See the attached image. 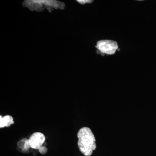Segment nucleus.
<instances>
[{
	"label": "nucleus",
	"instance_id": "nucleus-1",
	"mask_svg": "<svg viewBox=\"0 0 156 156\" xmlns=\"http://www.w3.org/2000/svg\"><path fill=\"white\" fill-rule=\"evenodd\" d=\"M78 146L80 151L86 156H90L96 148L95 136L88 127L81 128L77 133Z\"/></svg>",
	"mask_w": 156,
	"mask_h": 156
},
{
	"label": "nucleus",
	"instance_id": "nucleus-2",
	"mask_svg": "<svg viewBox=\"0 0 156 156\" xmlns=\"http://www.w3.org/2000/svg\"><path fill=\"white\" fill-rule=\"evenodd\" d=\"M22 5L30 11L37 12L46 9L51 12L54 9L63 10L65 8L64 3L56 0H26L22 3Z\"/></svg>",
	"mask_w": 156,
	"mask_h": 156
},
{
	"label": "nucleus",
	"instance_id": "nucleus-3",
	"mask_svg": "<svg viewBox=\"0 0 156 156\" xmlns=\"http://www.w3.org/2000/svg\"><path fill=\"white\" fill-rule=\"evenodd\" d=\"M46 137L43 133L37 132L31 135L28 139H27L24 144V147L21 150L23 153H26L30 148L39 150L45 143Z\"/></svg>",
	"mask_w": 156,
	"mask_h": 156
},
{
	"label": "nucleus",
	"instance_id": "nucleus-4",
	"mask_svg": "<svg viewBox=\"0 0 156 156\" xmlns=\"http://www.w3.org/2000/svg\"><path fill=\"white\" fill-rule=\"evenodd\" d=\"M97 48V53L101 54L102 56L105 54L113 55L118 50V45L117 43L112 40H101L97 42L95 46Z\"/></svg>",
	"mask_w": 156,
	"mask_h": 156
},
{
	"label": "nucleus",
	"instance_id": "nucleus-5",
	"mask_svg": "<svg viewBox=\"0 0 156 156\" xmlns=\"http://www.w3.org/2000/svg\"><path fill=\"white\" fill-rule=\"evenodd\" d=\"M14 123V119L11 116L7 115L3 117L0 116V128L10 127Z\"/></svg>",
	"mask_w": 156,
	"mask_h": 156
},
{
	"label": "nucleus",
	"instance_id": "nucleus-6",
	"mask_svg": "<svg viewBox=\"0 0 156 156\" xmlns=\"http://www.w3.org/2000/svg\"><path fill=\"white\" fill-rule=\"evenodd\" d=\"M26 140V138H24L21 140L20 141H18L17 143V145L18 147L21 149V150H22L23 149V147H24V144H25V142Z\"/></svg>",
	"mask_w": 156,
	"mask_h": 156
},
{
	"label": "nucleus",
	"instance_id": "nucleus-7",
	"mask_svg": "<svg viewBox=\"0 0 156 156\" xmlns=\"http://www.w3.org/2000/svg\"><path fill=\"white\" fill-rule=\"evenodd\" d=\"M39 151L42 154H45L48 152V148L45 146H42L39 149Z\"/></svg>",
	"mask_w": 156,
	"mask_h": 156
},
{
	"label": "nucleus",
	"instance_id": "nucleus-8",
	"mask_svg": "<svg viewBox=\"0 0 156 156\" xmlns=\"http://www.w3.org/2000/svg\"><path fill=\"white\" fill-rule=\"evenodd\" d=\"M77 2L81 5H84L85 4H87V3H91L93 2V1H91V0H78Z\"/></svg>",
	"mask_w": 156,
	"mask_h": 156
}]
</instances>
